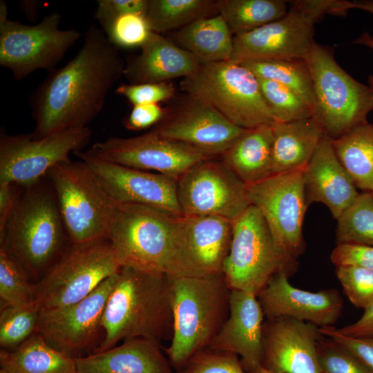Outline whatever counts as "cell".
Segmentation results:
<instances>
[{"mask_svg":"<svg viewBox=\"0 0 373 373\" xmlns=\"http://www.w3.org/2000/svg\"><path fill=\"white\" fill-rule=\"evenodd\" d=\"M179 373H247L233 353L205 348L195 353Z\"/></svg>","mask_w":373,"mask_h":373,"instance_id":"obj_42","label":"cell"},{"mask_svg":"<svg viewBox=\"0 0 373 373\" xmlns=\"http://www.w3.org/2000/svg\"><path fill=\"white\" fill-rule=\"evenodd\" d=\"M217 6L233 37L280 19L289 10L284 0H217Z\"/></svg>","mask_w":373,"mask_h":373,"instance_id":"obj_32","label":"cell"},{"mask_svg":"<svg viewBox=\"0 0 373 373\" xmlns=\"http://www.w3.org/2000/svg\"><path fill=\"white\" fill-rule=\"evenodd\" d=\"M118 272L75 304L40 309L35 332L52 347L75 359L95 352L102 331L104 308Z\"/></svg>","mask_w":373,"mask_h":373,"instance_id":"obj_17","label":"cell"},{"mask_svg":"<svg viewBox=\"0 0 373 373\" xmlns=\"http://www.w3.org/2000/svg\"><path fill=\"white\" fill-rule=\"evenodd\" d=\"M0 373H8V372H7L5 370L1 368Z\"/></svg>","mask_w":373,"mask_h":373,"instance_id":"obj_56","label":"cell"},{"mask_svg":"<svg viewBox=\"0 0 373 373\" xmlns=\"http://www.w3.org/2000/svg\"><path fill=\"white\" fill-rule=\"evenodd\" d=\"M61 21L60 13L54 11L35 25L10 19L0 23V66L19 81L38 70L55 69L82 37L77 30L61 29Z\"/></svg>","mask_w":373,"mask_h":373,"instance_id":"obj_13","label":"cell"},{"mask_svg":"<svg viewBox=\"0 0 373 373\" xmlns=\"http://www.w3.org/2000/svg\"><path fill=\"white\" fill-rule=\"evenodd\" d=\"M108 239L71 244L45 275L35 283L41 309L64 307L90 294L121 269Z\"/></svg>","mask_w":373,"mask_h":373,"instance_id":"obj_8","label":"cell"},{"mask_svg":"<svg viewBox=\"0 0 373 373\" xmlns=\"http://www.w3.org/2000/svg\"><path fill=\"white\" fill-rule=\"evenodd\" d=\"M218 14L215 0H149L145 17L151 32L161 34Z\"/></svg>","mask_w":373,"mask_h":373,"instance_id":"obj_33","label":"cell"},{"mask_svg":"<svg viewBox=\"0 0 373 373\" xmlns=\"http://www.w3.org/2000/svg\"><path fill=\"white\" fill-rule=\"evenodd\" d=\"M303 180L307 205L323 203L336 220L359 194L325 134L303 169Z\"/></svg>","mask_w":373,"mask_h":373,"instance_id":"obj_24","label":"cell"},{"mask_svg":"<svg viewBox=\"0 0 373 373\" xmlns=\"http://www.w3.org/2000/svg\"><path fill=\"white\" fill-rule=\"evenodd\" d=\"M109 42L117 47H142L152 32L145 15L129 13L118 16L102 26Z\"/></svg>","mask_w":373,"mask_h":373,"instance_id":"obj_39","label":"cell"},{"mask_svg":"<svg viewBox=\"0 0 373 373\" xmlns=\"http://www.w3.org/2000/svg\"><path fill=\"white\" fill-rule=\"evenodd\" d=\"M180 87L242 128L276 123L263 98L258 78L240 63L202 64L193 75L183 78Z\"/></svg>","mask_w":373,"mask_h":373,"instance_id":"obj_6","label":"cell"},{"mask_svg":"<svg viewBox=\"0 0 373 373\" xmlns=\"http://www.w3.org/2000/svg\"><path fill=\"white\" fill-rule=\"evenodd\" d=\"M335 153L356 188L373 189V124L365 122L332 140Z\"/></svg>","mask_w":373,"mask_h":373,"instance_id":"obj_31","label":"cell"},{"mask_svg":"<svg viewBox=\"0 0 373 373\" xmlns=\"http://www.w3.org/2000/svg\"><path fill=\"white\" fill-rule=\"evenodd\" d=\"M322 336L309 323L287 316L266 319L261 366L274 373H322L317 352Z\"/></svg>","mask_w":373,"mask_h":373,"instance_id":"obj_21","label":"cell"},{"mask_svg":"<svg viewBox=\"0 0 373 373\" xmlns=\"http://www.w3.org/2000/svg\"><path fill=\"white\" fill-rule=\"evenodd\" d=\"M257 298L266 319L287 316L323 327L333 326L341 317L343 300L334 289L318 291L291 285L284 271L274 275Z\"/></svg>","mask_w":373,"mask_h":373,"instance_id":"obj_22","label":"cell"},{"mask_svg":"<svg viewBox=\"0 0 373 373\" xmlns=\"http://www.w3.org/2000/svg\"><path fill=\"white\" fill-rule=\"evenodd\" d=\"M319 330L323 335L350 351L373 373V338L345 336L334 326L319 327Z\"/></svg>","mask_w":373,"mask_h":373,"instance_id":"obj_44","label":"cell"},{"mask_svg":"<svg viewBox=\"0 0 373 373\" xmlns=\"http://www.w3.org/2000/svg\"><path fill=\"white\" fill-rule=\"evenodd\" d=\"M165 108L159 104L135 105L125 120L130 130L140 131L156 125L164 117Z\"/></svg>","mask_w":373,"mask_h":373,"instance_id":"obj_47","label":"cell"},{"mask_svg":"<svg viewBox=\"0 0 373 373\" xmlns=\"http://www.w3.org/2000/svg\"><path fill=\"white\" fill-rule=\"evenodd\" d=\"M368 84H369V87L371 89L372 93H373V74L372 75H369L368 76Z\"/></svg>","mask_w":373,"mask_h":373,"instance_id":"obj_55","label":"cell"},{"mask_svg":"<svg viewBox=\"0 0 373 373\" xmlns=\"http://www.w3.org/2000/svg\"><path fill=\"white\" fill-rule=\"evenodd\" d=\"M102 328L104 336L95 352L133 338L159 342L171 338V277L162 273L121 267L104 308Z\"/></svg>","mask_w":373,"mask_h":373,"instance_id":"obj_3","label":"cell"},{"mask_svg":"<svg viewBox=\"0 0 373 373\" xmlns=\"http://www.w3.org/2000/svg\"><path fill=\"white\" fill-rule=\"evenodd\" d=\"M76 373H174L160 342L133 338L118 346L75 358Z\"/></svg>","mask_w":373,"mask_h":373,"instance_id":"obj_26","label":"cell"},{"mask_svg":"<svg viewBox=\"0 0 373 373\" xmlns=\"http://www.w3.org/2000/svg\"><path fill=\"white\" fill-rule=\"evenodd\" d=\"M337 220L336 245L373 247V194L363 191Z\"/></svg>","mask_w":373,"mask_h":373,"instance_id":"obj_35","label":"cell"},{"mask_svg":"<svg viewBox=\"0 0 373 373\" xmlns=\"http://www.w3.org/2000/svg\"><path fill=\"white\" fill-rule=\"evenodd\" d=\"M264 317L256 294L231 289L228 316L207 348L237 354L245 370L254 372L262 365Z\"/></svg>","mask_w":373,"mask_h":373,"instance_id":"obj_23","label":"cell"},{"mask_svg":"<svg viewBox=\"0 0 373 373\" xmlns=\"http://www.w3.org/2000/svg\"><path fill=\"white\" fill-rule=\"evenodd\" d=\"M115 92L135 106L169 100L173 97L175 88L169 82L129 84L119 86Z\"/></svg>","mask_w":373,"mask_h":373,"instance_id":"obj_43","label":"cell"},{"mask_svg":"<svg viewBox=\"0 0 373 373\" xmlns=\"http://www.w3.org/2000/svg\"><path fill=\"white\" fill-rule=\"evenodd\" d=\"M23 186L12 182L0 183V227L14 209Z\"/></svg>","mask_w":373,"mask_h":373,"instance_id":"obj_49","label":"cell"},{"mask_svg":"<svg viewBox=\"0 0 373 373\" xmlns=\"http://www.w3.org/2000/svg\"><path fill=\"white\" fill-rule=\"evenodd\" d=\"M251 373H274V372L268 371L267 370H266L264 367H262V366H260L256 370H255L254 372H253Z\"/></svg>","mask_w":373,"mask_h":373,"instance_id":"obj_54","label":"cell"},{"mask_svg":"<svg viewBox=\"0 0 373 373\" xmlns=\"http://www.w3.org/2000/svg\"><path fill=\"white\" fill-rule=\"evenodd\" d=\"M149 0H99L95 18L102 26L122 15L136 13L146 15Z\"/></svg>","mask_w":373,"mask_h":373,"instance_id":"obj_45","label":"cell"},{"mask_svg":"<svg viewBox=\"0 0 373 373\" xmlns=\"http://www.w3.org/2000/svg\"><path fill=\"white\" fill-rule=\"evenodd\" d=\"M171 40L201 64L231 61L233 37L219 14L197 20L175 32Z\"/></svg>","mask_w":373,"mask_h":373,"instance_id":"obj_29","label":"cell"},{"mask_svg":"<svg viewBox=\"0 0 373 373\" xmlns=\"http://www.w3.org/2000/svg\"><path fill=\"white\" fill-rule=\"evenodd\" d=\"M232 236V221L215 216H176L165 274L171 278L223 274Z\"/></svg>","mask_w":373,"mask_h":373,"instance_id":"obj_12","label":"cell"},{"mask_svg":"<svg viewBox=\"0 0 373 373\" xmlns=\"http://www.w3.org/2000/svg\"><path fill=\"white\" fill-rule=\"evenodd\" d=\"M0 365L8 373H76L75 359L36 332L15 350L1 349Z\"/></svg>","mask_w":373,"mask_h":373,"instance_id":"obj_30","label":"cell"},{"mask_svg":"<svg viewBox=\"0 0 373 373\" xmlns=\"http://www.w3.org/2000/svg\"><path fill=\"white\" fill-rule=\"evenodd\" d=\"M71 244L48 176L23 186L0 227V249L15 258L37 283Z\"/></svg>","mask_w":373,"mask_h":373,"instance_id":"obj_2","label":"cell"},{"mask_svg":"<svg viewBox=\"0 0 373 373\" xmlns=\"http://www.w3.org/2000/svg\"><path fill=\"white\" fill-rule=\"evenodd\" d=\"M39 4L37 1H23L20 3V8L28 20L35 21L38 17Z\"/></svg>","mask_w":373,"mask_h":373,"instance_id":"obj_50","label":"cell"},{"mask_svg":"<svg viewBox=\"0 0 373 373\" xmlns=\"http://www.w3.org/2000/svg\"><path fill=\"white\" fill-rule=\"evenodd\" d=\"M354 8L361 9L373 15V1H354ZM373 39V36H372Z\"/></svg>","mask_w":373,"mask_h":373,"instance_id":"obj_52","label":"cell"},{"mask_svg":"<svg viewBox=\"0 0 373 373\" xmlns=\"http://www.w3.org/2000/svg\"><path fill=\"white\" fill-rule=\"evenodd\" d=\"M35 283L21 264L0 249V309L35 303Z\"/></svg>","mask_w":373,"mask_h":373,"instance_id":"obj_36","label":"cell"},{"mask_svg":"<svg viewBox=\"0 0 373 373\" xmlns=\"http://www.w3.org/2000/svg\"><path fill=\"white\" fill-rule=\"evenodd\" d=\"M90 150L100 158L122 166L156 173L175 180L197 162L213 158L189 144L153 131L132 137H110Z\"/></svg>","mask_w":373,"mask_h":373,"instance_id":"obj_18","label":"cell"},{"mask_svg":"<svg viewBox=\"0 0 373 373\" xmlns=\"http://www.w3.org/2000/svg\"><path fill=\"white\" fill-rule=\"evenodd\" d=\"M248 198L263 216L280 257L295 271L305 249L306 210L303 169L274 175L247 185Z\"/></svg>","mask_w":373,"mask_h":373,"instance_id":"obj_11","label":"cell"},{"mask_svg":"<svg viewBox=\"0 0 373 373\" xmlns=\"http://www.w3.org/2000/svg\"><path fill=\"white\" fill-rule=\"evenodd\" d=\"M92 135L89 126L67 130L40 140L31 133L10 135L0 131V183L30 186L46 177L56 165L70 160L80 151Z\"/></svg>","mask_w":373,"mask_h":373,"instance_id":"obj_14","label":"cell"},{"mask_svg":"<svg viewBox=\"0 0 373 373\" xmlns=\"http://www.w3.org/2000/svg\"><path fill=\"white\" fill-rule=\"evenodd\" d=\"M183 215L215 216L235 220L251 205L247 185L221 159L201 160L177 180Z\"/></svg>","mask_w":373,"mask_h":373,"instance_id":"obj_15","label":"cell"},{"mask_svg":"<svg viewBox=\"0 0 373 373\" xmlns=\"http://www.w3.org/2000/svg\"><path fill=\"white\" fill-rule=\"evenodd\" d=\"M272 126L245 130L220 156L247 185L272 175Z\"/></svg>","mask_w":373,"mask_h":373,"instance_id":"obj_28","label":"cell"},{"mask_svg":"<svg viewBox=\"0 0 373 373\" xmlns=\"http://www.w3.org/2000/svg\"><path fill=\"white\" fill-rule=\"evenodd\" d=\"M175 217L143 204L117 203L107 239L121 267L165 274Z\"/></svg>","mask_w":373,"mask_h":373,"instance_id":"obj_9","label":"cell"},{"mask_svg":"<svg viewBox=\"0 0 373 373\" xmlns=\"http://www.w3.org/2000/svg\"><path fill=\"white\" fill-rule=\"evenodd\" d=\"M336 275L345 294L356 307L373 303V271L357 265L336 267Z\"/></svg>","mask_w":373,"mask_h":373,"instance_id":"obj_40","label":"cell"},{"mask_svg":"<svg viewBox=\"0 0 373 373\" xmlns=\"http://www.w3.org/2000/svg\"><path fill=\"white\" fill-rule=\"evenodd\" d=\"M322 373H372L353 354L324 335L317 346Z\"/></svg>","mask_w":373,"mask_h":373,"instance_id":"obj_41","label":"cell"},{"mask_svg":"<svg viewBox=\"0 0 373 373\" xmlns=\"http://www.w3.org/2000/svg\"><path fill=\"white\" fill-rule=\"evenodd\" d=\"M336 329L350 337L373 338V303L364 309L363 315L356 322Z\"/></svg>","mask_w":373,"mask_h":373,"instance_id":"obj_48","label":"cell"},{"mask_svg":"<svg viewBox=\"0 0 373 373\" xmlns=\"http://www.w3.org/2000/svg\"><path fill=\"white\" fill-rule=\"evenodd\" d=\"M173 332L164 352L180 370L196 352L207 348L229 314V288L223 274L171 278Z\"/></svg>","mask_w":373,"mask_h":373,"instance_id":"obj_4","label":"cell"},{"mask_svg":"<svg viewBox=\"0 0 373 373\" xmlns=\"http://www.w3.org/2000/svg\"><path fill=\"white\" fill-rule=\"evenodd\" d=\"M74 154L94 171L117 203L143 204L175 216L183 215L178 199L177 180L106 161L90 149Z\"/></svg>","mask_w":373,"mask_h":373,"instance_id":"obj_20","label":"cell"},{"mask_svg":"<svg viewBox=\"0 0 373 373\" xmlns=\"http://www.w3.org/2000/svg\"><path fill=\"white\" fill-rule=\"evenodd\" d=\"M280 19L233 37L231 61L241 63L278 59H304L314 44V25L323 16L307 0L290 1Z\"/></svg>","mask_w":373,"mask_h":373,"instance_id":"obj_16","label":"cell"},{"mask_svg":"<svg viewBox=\"0 0 373 373\" xmlns=\"http://www.w3.org/2000/svg\"><path fill=\"white\" fill-rule=\"evenodd\" d=\"M118 48L103 30L90 25L82 48L64 66L48 72L30 94L35 140L84 128L102 111L106 97L124 75Z\"/></svg>","mask_w":373,"mask_h":373,"instance_id":"obj_1","label":"cell"},{"mask_svg":"<svg viewBox=\"0 0 373 373\" xmlns=\"http://www.w3.org/2000/svg\"><path fill=\"white\" fill-rule=\"evenodd\" d=\"M8 6L5 1H0V23L8 20Z\"/></svg>","mask_w":373,"mask_h":373,"instance_id":"obj_53","label":"cell"},{"mask_svg":"<svg viewBox=\"0 0 373 373\" xmlns=\"http://www.w3.org/2000/svg\"><path fill=\"white\" fill-rule=\"evenodd\" d=\"M247 129L233 124L205 102L186 93L169 111L153 132L212 157L221 156Z\"/></svg>","mask_w":373,"mask_h":373,"instance_id":"obj_19","label":"cell"},{"mask_svg":"<svg viewBox=\"0 0 373 373\" xmlns=\"http://www.w3.org/2000/svg\"><path fill=\"white\" fill-rule=\"evenodd\" d=\"M257 78L279 83L301 97L312 108L314 90L311 72L304 59H278L240 63Z\"/></svg>","mask_w":373,"mask_h":373,"instance_id":"obj_34","label":"cell"},{"mask_svg":"<svg viewBox=\"0 0 373 373\" xmlns=\"http://www.w3.org/2000/svg\"><path fill=\"white\" fill-rule=\"evenodd\" d=\"M279 271L289 277L296 271L278 254L260 211L250 205L232 222V236L223 276L230 289L256 296Z\"/></svg>","mask_w":373,"mask_h":373,"instance_id":"obj_10","label":"cell"},{"mask_svg":"<svg viewBox=\"0 0 373 373\" xmlns=\"http://www.w3.org/2000/svg\"><path fill=\"white\" fill-rule=\"evenodd\" d=\"M40 309L35 303L0 309L1 349L15 350L28 339L35 332Z\"/></svg>","mask_w":373,"mask_h":373,"instance_id":"obj_37","label":"cell"},{"mask_svg":"<svg viewBox=\"0 0 373 373\" xmlns=\"http://www.w3.org/2000/svg\"><path fill=\"white\" fill-rule=\"evenodd\" d=\"M272 175L304 169L325 133L313 117L272 126Z\"/></svg>","mask_w":373,"mask_h":373,"instance_id":"obj_27","label":"cell"},{"mask_svg":"<svg viewBox=\"0 0 373 373\" xmlns=\"http://www.w3.org/2000/svg\"><path fill=\"white\" fill-rule=\"evenodd\" d=\"M354 44L364 45L373 50V39L372 36L367 32L360 35L354 41Z\"/></svg>","mask_w":373,"mask_h":373,"instance_id":"obj_51","label":"cell"},{"mask_svg":"<svg viewBox=\"0 0 373 373\" xmlns=\"http://www.w3.org/2000/svg\"><path fill=\"white\" fill-rule=\"evenodd\" d=\"M201 62L171 39L152 32L139 55L125 64L124 75L130 84L160 83L193 75Z\"/></svg>","mask_w":373,"mask_h":373,"instance_id":"obj_25","label":"cell"},{"mask_svg":"<svg viewBox=\"0 0 373 373\" xmlns=\"http://www.w3.org/2000/svg\"><path fill=\"white\" fill-rule=\"evenodd\" d=\"M330 260L336 267L357 265L373 271V247L350 244L336 245L331 252Z\"/></svg>","mask_w":373,"mask_h":373,"instance_id":"obj_46","label":"cell"},{"mask_svg":"<svg viewBox=\"0 0 373 373\" xmlns=\"http://www.w3.org/2000/svg\"><path fill=\"white\" fill-rule=\"evenodd\" d=\"M48 176L72 244L107 239L117 202L84 161L70 160L54 166Z\"/></svg>","mask_w":373,"mask_h":373,"instance_id":"obj_7","label":"cell"},{"mask_svg":"<svg viewBox=\"0 0 373 373\" xmlns=\"http://www.w3.org/2000/svg\"><path fill=\"white\" fill-rule=\"evenodd\" d=\"M371 193L373 194V189L372 190Z\"/></svg>","mask_w":373,"mask_h":373,"instance_id":"obj_57","label":"cell"},{"mask_svg":"<svg viewBox=\"0 0 373 373\" xmlns=\"http://www.w3.org/2000/svg\"><path fill=\"white\" fill-rule=\"evenodd\" d=\"M305 60L313 83V118L325 135L336 140L367 122L373 93L338 65L331 48L316 42Z\"/></svg>","mask_w":373,"mask_h":373,"instance_id":"obj_5","label":"cell"},{"mask_svg":"<svg viewBox=\"0 0 373 373\" xmlns=\"http://www.w3.org/2000/svg\"><path fill=\"white\" fill-rule=\"evenodd\" d=\"M262 95L276 122L313 117V110L296 93L276 82L259 79Z\"/></svg>","mask_w":373,"mask_h":373,"instance_id":"obj_38","label":"cell"}]
</instances>
